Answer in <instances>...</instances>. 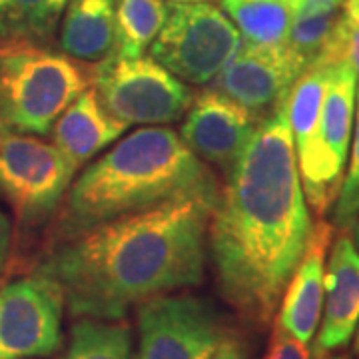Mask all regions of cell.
<instances>
[{
    "mask_svg": "<svg viewBox=\"0 0 359 359\" xmlns=\"http://www.w3.org/2000/svg\"><path fill=\"white\" fill-rule=\"evenodd\" d=\"M294 20L309 18V16H320V14L339 13L344 8L346 0H290Z\"/></svg>",
    "mask_w": 359,
    "mask_h": 359,
    "instance_id": "obj_24",
    "label": "cell"
},
{
    "mask_svg": "<svg viewBox=\"0 0 359 359\" xmlns=\"http://www.w3.org/2000/svg\"><path fill=\"white\" fill-rule=\"evenodd\" d=\"M358 96V74L349 62L330 66L327 88L321 104L320 122L313 140L297 152V168L304 194L311 208L323 216L344 182Z\"/></svg>",
    "mask_w": 359,
    "mask_h": 359,
    "instance_id": "obj_7",
    "label": "cell"
},
{
    "mask_svg": "<svg viewBox=\"0 0 359 359\" xmlns=\"http://www.w3.org/2000/svg\"><path fill=\"white\" fill-rule=\"evenodd\" d=\"M332 231V226L323 219L311 228L304 256L283 290L276 320L287 334L304 344H309L320 327L325 294V254Z\"/></svg>",
    "mask_w": 359,
    "mask_h": 359,
    "instance_id": "obj_13",
    "label": "cell"
},
{
    "mask_svg": "<svg viewBox=\"0 0 359 359\" xmlns=\"http://www.w3.org/2000/svg\"><path fill=\"white\" fill-rule=\"evenodd\" d=\"M359 218V88H358V118H355V136H353V150L351 162L344 176L341 188L337 194V204L334 212V224L341 231L353 228Z\"/></svg>",
    "mask_w": 359,
    "mask_h": 359,
    "instance_id": "obj_22",
    "label": "cell"
},
{
    "mask_svg": "<svg viewBox=\"0 0 359 359\" xmlns=\"http://www.w3.org/2000/svg\"><path fill=\"white\" fill-rule=\"evenodd\" d=\"M316 359H351V355H347V353H337V355H334V353H325V355H320V358Z\"/></svg>",
    "mask_w": 359,
    "mask_h": 359,
    "instance_id": "obj_28",
    "label": "cell"
},
{
    "mask_svg": "<svg viewBox=\"0 0 359 359\" xmlns=\"http://www.w3.org/2000/svg\"><path fill=\"white\" fill-rule=\"evenodd\" d=\"M257 124L259 120L244 106L212 88L192 98L180 138L202 162L230 170L252 140Z\"/></svg>",
    "mask_w": 359,
    "mask_h": 359,
    "instance_id": "obj_12",
    "label": "cell"
},
{
    "mask_svg": "<svg viewBox=\"0 0 359 359\" xmlns=\"http://www.w3.org/2000/svg\"><path fill=\"white\" fill-rule=\"evenodd\" d=\"M172 4H192V2H208V0H168Z\"/></svg>",
    "mask_w": 359,
    "mask_h": 359,
    "instance_id": "obj_29",
    "label": "cell"
},
{
    "mask_svg": "<svg viewBox=\"0 0 359 359\" xmlns=\"http://www.w3.org/2000/svg\"><path fill=\"white\" fill-rule=\"evenodd\" d=\"M65 299L42 276L0 290V359L48 358L62 344Z\"/></svg>",
    "mask_w": 359,
    "mask_h": 359,
    "instance_id": "obj_10",
    "label": "cell"
},
{
    "mask_svg": "<svg viewBox=\"0 0 359 359\" xmlns=\"http://www.w3.org/2000/svg\"><path fill=\"white\" fill-rule=\"evenodd\" d=\"M216 200L176 198L66 238L36 269L74 318L116 321L154 295L198 285Z\"/></svg>",
    "mask_w": 359,
    "mask_h": 359,
    "instance_id": "obj_2",
    "label": "cell"
},
{
    "mask_svg": "<svg viewBox=\"0 0 359 359\" xmlns=\"http://www.w3.org/2000/svg\"><path fill=\"white\" fill-rule=\"evenodd\" d=\"M214 359H245V353L242 346H240V341H236V339H226L222 347H219V351L216 353V358Z\"/></svg>",
    "mask_w": 359,
    "mask_h": 359,
    "instance_id": "obj_26",
    "label": "cell"
},
{
    "mask_svg": "<svg viewBox=\"0 0 359 359\" xmlns=\"http://www.w3.org/2000/svg\"><path fill=\"white\" fill-rule=\"evenodd\" d=\"M188 196L218 200L214 174L178 132L148 126L122 138L72 182L58 230L66 240L104 222Z\"/></svg>",
    "mask_w": 359,
    "mask_h": 359,
    "instance_id": "obj_3",
    "label": "cell"
},
{
    "mask_svg": "<svg viewBox=\"0 0 359 359\" xmlns=\"http://www.w3.org/2000/svg\"><path fill=\"white\" fill-rule=\"evenodd\" d=\"M248 44H285L294 22L290 0H219Z\"/></svg>",
    "mask_w": 359,
    "mask_h": 359,
    "instance_id": "obj_17",
    "label": "cell"
},
{
    "mask_svg": "<svg viewBox=\"0 0 359 359\" xmlns=\"http://www.w3.org/2000/svg\"><path fill=\"white\" fill-rule=\"evenodd\" d=\"M359 323V252L349 236L334 244L325 273L323 320L313 344V358L346 347Z\"/></svg>",
    "mask_w": 359,
    "mask_h": 359,
    "instance_id": "obj_14",
    "label": "cell"
},
{
    "mask_svg": "<svg viewBox=\"0 0 359 359\" xmlns=\"http://www.w3.org/2000/svg\"><path fill=\"white\" fill-rule=\"evenodd\" d=\"M126 130L128 124L120 122L104 108L94 88H86L54 122L52 140L58 152L78 170Z\"/></svg>",
    "mask_w": 359,
    "mask_h": 359,
    "instance_id": "obj_15",
    "label": "cell"
},
{
    "mask_svg": "<svg viewBox=\"0 0 359 359\" xmlns=\"http://www.w3.org/2000/svg\"><path fill=\"white\" fill-rule=\"evenodd\" d=\"M311 228L283 100L228 170L210 218V256L226 302L257 325L269 323Z\"/></svg>",
    "mask_w": 359,
    "mask_h": 359,
    "instance_id": "obj_1",
    "label": "cell"
},
{
    "mask_svg": "<svg viewBox=\"0 0 359 359\" xmlns=\"http://www.w3.org/2000/svg\"><path fill=\"white\" fill-rule=\"evenodd\" d=\"M11 242H13V226H11L8 216L4 214V210L0 208V271H2L6 259H8Z\"/></svg>",
    "mask_w": 359,
    "mask_h": 359,
    "instance_id": "obj_25",
    "label": "cell"
},
{
    "mask_svg": "<svg viewBox=\"0 0 359 359\" xmlns=\"http://www.w3.org/2000/svg\"><path fill=\"white\" fill-rule=\"evenodd\" d=\"M339 16H341V11L294 20L290 32H287V39H285V46L294 52L295 56H299L304 60V65L309 66L323 50Z\"/></svg>",
    "mask_w": 359,
    "mask_h": 359,
    "instance_id": "obj_21",
    "label": "cell"
},
{
    "mask_svg": "<svg viewBox=\"0 0 359 359\" xmlns=\"http://www.w3.org/2000/svg\"><path fill=\"white\" fill-rule=\"evenodd\" d=\"M88 86L74 58L22 36L0 40V132L48 134Z\"/></svg>",
    "mask_w": 359,
    "mask_h": 359,
    "instance_id": "obj_4",
    "label": "cell"
},
{
    "mask_svg": "<svg viewBox=\"0 0 359 359\" xmlns=\"http://www.w3.org/2000/svg\"><path fill=\"white\" fill-rule=\"evenodd\" d=\"M90 82L102 106L124 124H170L192 104L184 82L150 56L114 52L90 72Z\"/></svg>",
    "mask_w": 359,
    "mask_h": 359,
    "instance_id": "obj_5",
    "label": "cell"
},
{
    "mask_svg": "<svg viewBox=\"0 0 359 359\" xmlns=\"http://www.w3.org/2000/svg\"><path fill=\"white\" fill-rule=\"evenodd\" d=\"M353 236H355V244H358L359 248V219L353 224Z\"/></svg>",
    "mask_w": 359,
    "mask_h": 359,
    "instance_id": "obj_30",
    "label": "cell"
},
{
    "mask_svg": "<svg viewBox=\"0 0 359 359\" xmlns=\"http://www.w3.org/2000/svg\"><path fill=\"white\" fill-rule=\"evenodd\" d=\"M168 18L162 0H116V52L142 56Z\"/></svg>",
    "mask_w": 359,
    "mask_h": 359,
    "instance_id": "obj_19",
    "label": "cell"
},
{
    "mask_svg": "<svg viewBox=\"0 0 359 359\" xmlns=\"http://www.w3.org/2000/svg\"><path fill=\"white\" fill-rule=\"evenodd\" d=\"M264 359H311V351L308 344L295 339L280 323H276Z\"/></svg>",
    "mask_w": 359,
    "mask_h": 359,
    "instance_id": "obj_23",
    "label": "cell"
},
{
    "mask_svg": "<svg viewBox=\"0 0 359 359\" xmlns=\"http://www.w3.org/2000/svg\"><path fill=\"white\" fill-rule=\"evenodd\" d=\"M60 48L80 62H102L116 52V0H72L60 28Z\"/></svg>",
    "mask_w": 359,
    "mask_h": 359,
    "instance_id": "obj_16",
    "label": "cell"
},
{
    "mask_svg": "<svg viewBox=\"0 0 359 359\" xmlns=\"http://www.w3.org/2000/svg\"><path fill=\"white\" fill-rule=\"evenodd\" d=\"M242 48V34L210 2L172 4L152 42V58L190 84H208Z\"/></svg>",
    "mask_w": 359,
    "mask_h": 359,
    "instance_id": "obj_6",
    "label": "cell"
},
{
    "mask_svg": "<svg viewBox=\"0 0 359 359\" xmlns=\"http://www.w3.org/2000/svg\"><path fill=\"white\" fill-rule=\"evenodd\" d=\"M65 359H132L128 323L76 318Z\"/></svg>",
    "mask_w": 359,
    "mask_h": 359,
    "instance_id": "obj_18",
    "label": "cell"
},
{
    "mask_svg": "<svg viewBox=\"0 0 359 359\" xmlns=\"http://www.w3.org/2000/svg\"><path fill=\"white\" fill-rule=\"evenodd\" d=\"M308 66L285 44H248L214 78V90L244 106L262 120L287 98L297 76Z\"/></svg>",
    "mask_w": 359,
    "mask_h": 359,
    "instance_id": "obj_11",
    "label": "cell"
},
{
    "mask_svg": "<svg viewBox=\"0 0 359 359\" xmlns=\"http://www.w3.org/2000/svg\"><path fill=\"white\" fill-rule=\"evenodd\" d=\"M136 316V359H214L228 339L218 309L192 294L148 297Z\"/></svg>",
    "mask_w": 359,
    "mask_h": 359,
    "instance_id": "obj_8",
    "label": "cell"
},
{
    "mask_svg": "<svg viewBox=\"0 0 359 359\" xmlns=\"http://www.w3.org/2000/svg\"><path fill=\"white\" fill-rule=\"evenodd\" d=\"M6 14H8V0H0V36H6Z\"/></svg>",
    "mask_w": 359,
    "mask_h": 359,
    "instance_id": "obj_27",
    "label": "cell"
},
{
    "mask_svg": "<svg viewBox=\"0 0 359 359\" xmlns=\"http://www.w3.org/2000/svg\"><path fill=\"white\" fill-rule=\"evenodd\" d=\"M76 168L54 144L18 132H0V196L16 216L36 222L54 212Z\"/></svg>",
    "mask_w": 359,
    "mask_h": 359,
    "instance_id": "obj_9",
    "label": "cell"
},
{
    "mask_svg": "<svg viewBox=\"0 0 359 359\" xmlns=\"http://www.w3.org/2000/svg\"><path fill=\"white\" fill-rule=\"evenodd\" d=\"M72 0H8L6 36L48 39Z\"/></svg>",
    "mask_w": 359,
    "mask_h": 359,
    "instance_id": "obj_20",
    "label": "cell"
},
{
    "mask_svg": "<svg viewBox=\"0 0 359 359\" xmlns=\"http://www.w3.org/2000/svg\"><path fill=\"white\" fill-rule=\"evenodd\" d=\"M355 351L359 353V332H358V337H355Z\"/></svg>",
    "mask_w": 359,
    "mask_h": 359,
    "instance_id": "obj_31",
    "label": "cell"
}]
</instances>
